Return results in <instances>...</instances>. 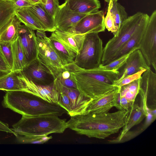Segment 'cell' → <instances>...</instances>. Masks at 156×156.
I'll return each mask as SVG.
<instances>
[{
	"label": "cell",
	"mask_w": 156,
	"mask_h": 156,
	"mask_svg": "<svg viewBox=\"0 0 156 156\" xmlns=\"http://www.w3.org/2000/svg\"><path fill=\"white\" fill-rule=\"evenodd\" d=\"M104 23L105 28L109 31L113 33L114 35L118 32L114 21L110 13L107 12L106 15L104 19Z\"/></svg>",
	"instance_id": "8d00e7d4"
},
{
	"label": "cell",
	"mask_w": 156,
	"mask_h": 156,
	"mask_svg": "<svg viewBox=\"0 0 156 156\" xmlns=\"http://www.w3.org/2000/svg\"><path fill=\"white\" fill-rule=\"evenodd\" d=\"M27 8L37 19L44 31L52 32L56 30L54 18L40 4L33 5Z\"/></svg>",
	"instance_id": "44dd1931"
},
{
	"label": "cell",
	"mask_w": 156,
	"mask_h": 156,
	"mask_svg": "<svg viewBox=\"0 0 156 156\" xmlns=\"http://www.w3.org/2000/svg\"><path fill=\"white\" fill-rule=\"evenodd\" d=\"M12 42H0V48L11 71L13 67Z\"/></svg>",
	"instance_id": "1f68e13d"
},
{
	"label": "cell",
	"mask_w": 156,
	"mask_h": 156,
	"mask_svg": "<svg viewBox=\"0 0 156 156\" xmlns=\"http://www.w3.org/2000/svg\"><path fill=\"white\" fill-rule=\"evenodd\" d=\"M21 71L28 80L37 85H51L55 79L51 72L37 58L28 64Z\"/></svg>",
	"instance_id": "9c48e42d"
},
{
	"label": "cell",
	"mask_w": 156,
	"mask_h": 156,
	"mask_svg": "<svg viewBox=\"0 0 156 156\" xmlns=\"http://www.w3.org/2000/svg\"><path fill=\"white\" fill-rule=\"evenodd\" d=\"M139 49L147 64L156 72V10L149 17Z\"/></svg>",
	"instance_id": "ba28073f"
},
{
	"label": "cell",
	"mask_w": 156,
	"mask_h": 156,
	"mask_svg": "<svg viewBox=\"0 0 156 156\" xmlns=\"http://www.w3.org/2000/svg\"><path fill=\"white\" fill-rule=\"evenodd\" d=\"M29 83L28 92L47 101L58 104L60 93L54 84L48 86L40 85L35 84L30 80Z\"/></svg>",
	"instance_id": "ffe728a7"
},
{
	"label": "cell",
	"mask_w": 156,
	"mask_h": 156,
	"mask_svg": "<svg viewBox=\"0 0 156 156\" xmlns=\"http://www.w3.org/2000/svg\"><path fill=\"white\" fill-rule=\"evenodd\" d=\"M54 85L59 93L65 94L69 98L72 106L71 116L85 113L92 99L88 98L83 95L77 89L70 88L62 85L56 79Z\"/></svg>",
	"instance_id": "7c38bea8"
},
{
	"label": "cell",
	"mask_w": 156,
	"mask_h": 156,
	"mask_svg": "<svg viewBox=\"0 0 156 156\" xmlns=\"http://www.w3.org/2000/svg\"><path fill=\"white\" fill-rule=\"evenodd\" d=\"M2 105L22 116L52 115L58 116L67 112L58 104L50 102L25 91H6Z\"/></svg>",
	"instance_id": "3957f363"
},
{
	"label": "cell",
	"mask_w": 156,
	"mask_h": 156,
	"mask_svg": "<svg viewBox=\"0 0 156 156\" xmlns=\"http://www.w3.org/2000/svg\"><path fill=\"white\" fill-rule=\"evenodd\" d=\"M36 36L38 47L37 58L57 78L64 68L59 56L45 35Z\"/></svg>",
	"instance_id": "52a82bcc"
},
{
	"label": "cell",
	"mask_w": 156,
	"mask_h": 156,
	"mask_svg": "<svg viewBox=\"0 0 156 156\" xmlns=\"http://www.w3.org/2000/svg\"><path fill=\"white\" fill-rule=\"evenodd\" d=\"M11 129L20 134L36 136L63 133L67 128L65 119L52 115L35 116H22Z\"/></svg>",
	"instance_id": "277c9868"
},
{
	"label": "cell",
	"mask_w": 156,
	"mask_h": 156,
	"mask_svg": "<svg viewBox=\"0 0 156 156\" xmlns=\"http://www.w3.org/2000/svg\"><path fill=\"white\" fill-rule=\"evenodd\" d=\"M48 38L52 46L59 56L64 67L74 62L77 54L65 45L54 31L52 32Z\"/></svg>",
	"instance_id": "ac0fdd59"
},
{
	"label": "cell",
	"mask_w": 156,
	"mask_h": 156,
	"mask_svg": "<svg viewBox=\"0 0 156 156\" xmlns=\"http://www.w3.org/2000/svg\"><path fill=\"white\" fill-rule=\"evenodd\" d=\"M48 13L54 19L59 5L58 0H42L40 4Z\"/></svg>",
	"instance_id": "d6a6232c"
},
{
	"label": "cell",
	"mask_w": 156,
	"mask_h": 156,
	"mask_svg": "<svg viewBox=\"0 0 156 156\" xmlns=\"http://www.w3.org/2000/svg\"><path fill=\"white\" fill-rule=\"evenodd\" d=\"M148 21L142 24L128 41L120 48L116 54L114 60L134 50L139 49L140 42Z\"/></svg>",
	"instance_id": "cb8c5ba5"
},
{
	"label": "cell",
	"mask_w": 156,
	"mask_h": 156,
	"mask_svg": "<svg viewBox=\"0 0 156 156\" xmlns=\"http://www.w3.org/2000/svg\"><path fill=\"white\" fill-rule=\"evenodd\" d=\"M104 19V13L102 10L88 14L80 20L69 33L86 34L104 32L105 30Z\"/></svg>",
	"instance_id": "30bf717a"
},
{
	"label": "cell",
	"mask_w": 156,
	"mask_h": 156,
	"mask_svg": "<svg viewBox=\"0 0 156 156\" xmlns=\"http://www.w3.org/2000/svg\"><path fill=\"white\" fill-rule=\"evenodd\" d=\"M70 74L78 90L89 99L96 98L118 88L113 85L119 78L117 70H106L98 67L83 69L75 65Z\"/></svg>",
	"instance_id": "7a4b0ae2"
},
{
	"label": "cell",
	"mask_w": 156,
	"mask_h": 156,
	"mask_svg": "<svg viewBox=\"0 0 156 156\" xmlns=\"http://www.w3.org/2000/svg\"><path fill=\"white\" fill-rule=\"evenodd\" d=\"M63 85L67 88L73 89H77L76 85L74 82L72 80L71 76L70 77L67 79H62L57 78Z\"/></svg>",
	"instance_id": "74e56055"
},
{
	"label": "cell",
	"mask_w": 156,
	"mask_h": 156,
	"mask_svg": "<svg viewBox=\"0 0 156 156\" xmlns=\"http://www.w3.org/2000/svg\"><path fill=\"white\" fill-rule=\"evenodd\" d=\"M21 22L15 14L0 27V42H12L18 37Z\"/></svg>",
	"instance_id": "d6986e66"
},
{
	"label": "cell",
	"mask_w": 156,
	"mask_h": 156,
	"mask_svg": "<svg viewBox=\"0 0 156 156\" xmlns=\"http://www.w3.org/2000/svg\"><path fill=\"white\" fill-rule=\"evenodd\" d=\"M103 49L102 41L98 33L86 34L82 47L77 55L74 63L81 69L98 68L101 64Z\"/></svg>",
	"instance_id": "8992f818"
},
{
	"label": "cell",
	"mask_w": 156,
	"mask_h": 156,
	"mask_svg": "<svg viewBox=\"0 0 156 156\" xmlns=\"http://www.w3.org/2000/svg\"><path fill=\"white\" fill-rule=\"evenodd\" d=\"M0 131L12 133L15 135V132L9 127L8 124L0 121Z\"/></svg>",
	"instance_id": "60d3db41"
},
{
	"label": "cell",
	"mask_w": 156,
	"mask_h": 156,
	"mask_svg": "<svg viewBox=\"0 0 156 156\" xmlns=\"http://www.w3.org/2000/svg\"><path fill=\"white\" fill-rule=\"evenodd\" d=\"M129 111L101 113L86 112L70 116L67 128L89 138L105 139L119 132L125 124Z\"/></svg>",
	"instance_id": "6da1fadb"
},
{
	"label": "cell",
	"mask_w": 156,
	"mask_h": 156,
	"mask_svg": "<svg viewBox=\"0 0 156 156\" xmlns=\"http://www.w3.org/2000/svg\"><path fill=\"white\" fill-rule=\"evenodd\" d=\"M15 136L19 143L25 144H44L52 138L51 136L26 135L16 132Z\"/></svg>",
	"instance_id": "f546056e"
},
{
	"label": "cell",
	"mask_w": 156,
	"mask_h": 156,
	"mask_svg": "<svg viewBox=\"0 0 156 156\" xmlns=\"http://www.w3.org/2000/svg\"><path fill=\"white\" fill-rule=\"evenodd\" d=\"M17 9L26 8L33 5L28 0H12Z\"/></svg>",
	"instance_id": "f35d334b"
},
{
	"label": "cell",
	"mask_w": 156,
	"mask_h": 156,
	"mask_svg": "<svg viewBox=\"0 0 156 156\" xmlns=\"http://www.w3.org/2000/svg\"><path fill=\"white\" fill-rule=\"evenodd\" d=\"M134 104L118 93L115 107L119 110L129 111Z\"/></svg>",
	"instance_id": "e575fe53"
},
{
	"label": "cell",
	"mask_w": 156,
	"mask_h": 156,
	"mask_svg": "<svg viewBox=\"0 0 156 156\" xmlns=\"http://www.w3.org/2000/svg\"><path fill=\"white\" fill-rule=\"evenodd\" d=\"M33 5L37 4H40L41 3L42 0H28Z\"/></svg>",
	"instance_id": "7bdbcfd3"
},
{
	"label": "cell",
	"mask_w": 156,
	"mask_h": 156,
	"mask_svg": "<svg viewBox=\"0 0 156 156\" xmlns=\"http://www.w3.org/2000/svg\"><path fill=\"white\" fill-rule=\"evenodd\" d=\"M64 2L71 10L82 14L97 11L101 7L98 0H66Z\"/></svg>",
	"instance_id": "7402d4cb"
},
{
	"label": "cell",
	"mask_w": 156,
	"mask_h": 156,
	"mask_svg": "<svg viewBox=\"0 0 156 156\" xmlns=\"http://www.w3.org/2000/svg\"><path fill=\"white\" fill-rule=\"evenodd\" d=\"M13 67L11 71H20L27 65L18 37L12 43Z\"/></svg>",
	"instance_id": "d4e9b609"
},
{
	"label": "cell",
	"mask_w": 156,
	"mask_h": 156,
	"mask_svg": "<svg viewBox=\"0 0 156 156\" xmlns=\"http://www.w3.org/2000/svg\"><path fill=\"white\" fill-rule=\"evenodd\" d=\"M149 17L146 13L138 12L128 17L122 24L117 32L108 41L104 48L101 64L105 65L113 61L118 51L140 26L148 20Z\"/></svg>",
	"instance_id": "5b68a950"
},
{
	"label": "cell",
	"mask_w": 156,
	"mask_h": 156,
	"mask_svg": "<svg viewBox=\"0 0 156 156\" xmlns=\"http://www.w3.org/2000/svg\"><path fill=\"white\" fill-rule=\"evenodd\" d=\"M60 96L58 104L65 109L71 116L72 112V108L71 101L69 98L64 94L59 93Z\"/></svg>",
	"instance_id": "d590c367"
},
{
	"label": "cell",
	"mask_w": 156,
	"mask_h": 156,
	"mask_svg": "<svg viewBox=\"0 0 156 156\" xmlns=\"http://www.w3.org/2000/svg\"><path fill=\"white\" fill-rule=\"evenodd\" d=\"M54 32L67 47L77 54L79 53L82 47L86 34L71 33L57 29Z\"/></svg>",
	"instance_id": "603a6c76"
},
{
	"label": "cell",
	"mask_w": 156,
	"mask_h": 156,
	"mask_svg": "<svg viewBox=\"0 0 156 156\" xmlns=\"http://www.w3.org/2000/svg\"><path fill=\"white\" fill-rule=\"evenodd\" d=\"M29 80L21 71H11L0 78V90L6 91L29 90Z\"/></svg>",
	"instance_id": "e0dca14e"
},
{
	"label": "cell",
	"mask_w": 156,
	"mask_h": 156,
	"mask_svg": "<svg viewBox=\"0 0 156 156\" xmlns=\"http://www.w3.org/2000/svg\"><path fill=\"white\" fill-rule=\"evenodd\" d=\"M120 88L92 99L86 112L93 113L107 112L115 107Z\"/></svg>",
	"instance_id": "2e32d148"
},
{
	"label": "cell",
	"mask_w": 156,
	"mask_h": 156,
	"mask_svg": "<svg viewBox=\"0 0 156 156\" xmlns=\"http://www.w3.org/2000/svg\"><path fill=\"white\" fill-rule=\"evenodd\" d=\"M11 71V70H6L0 67V78L8 74Z\"/></svg>",
	"instance_id": "b9f144b4"
},
{
	"label": "cell",
	"mask_w": 156,
	"mask_h": 156,
	"mask_svg": "<svg viewBox=\"0 0 156 156\" xmlns=\"http://www.w3.org/2000/svg\"><path fill=\"white\" fill-rule=\"evenodd\" d=\"M18 37L27 65L37 58L38 50L36 34L34 30L24 24H21Z\"/></svg>",
	"instance_id": "4fadbf2b"
},
{
	"label": "cell",
	"mask_w": 156,
	"mask_h": 156,
	"mask_svg": "<svg viewBox=\"0 0 156 156\" xmlns=\"http://www.w3.org/2000/svg\"><path fill=\"white\" fill-rule=\"evenodd\" d=\"M16 9L12 0H0V27L15 14Z\"/></svg>",
	"instance_id": "f1b7e54d"
},
{
	"label": "cell",
	"mask_w": 156,
	"mask_h": 156,
	"mask_svg": "<svg viewBox=\"0 0 156 156\" xmlns=\"http://www.w3.org/2000/svg\"><path fill=\"white\" fill-rule=\"evenodd\" d=\"M87 15L73 11L64 2L59 5L54 17L56 30L69 33Z\"/></svg>",
	"instance_id": "8fae6325"
},
{
	"label": "cell",
	"mask_w": 156,
	"mask_h": 156,
	"mask_svg": "<svg viewBox=\"0 0 156 156\" xmlns=\"http://www.w3.org/2000/svg\"><path fill=\"white\" fill-rule=\"evenodd\" d=\"M107 11L112 16L118 31L128 17L125 8L117 1L110 0L108 2Z\"/></svg>",
	"instance_id": "484cf974"
},
{
	"label": "cell",
	"mask_w": 156,
	"mask_h": 156,
	"mask_svg": "<svg viewBox=\"0 0 156 156\" xmlns=\"http://www.w3.org/2000/svg\"><path fill=\"white\" fill-rule=\"evenodd\" d=\"M143 68L147 70L151 69L139 49L132 52L124 64L118 70L119 78L114 82H118L126 77L136 73Z\"/></svg>",
	"instance_id": "9a60e30c"
},
{
	"label": "cell",
	"mask_w": 156,
	"mask_h": 156,
	"mask_svg": "<svg viewBox=\"0 0 156 156\" xmlns=\"http://www.w3.org/2000/svg\"><path fill=\"white\" fill-rule=\"evenodd\" d=\"M150 113L151 110L148 108L146 100L141 101L140 106L134 104L129 111L126 122L118 137L115 139L109 140V143H118L124 135L132 127L140 123Z\"/></svg>",
	"instance_id": "5bb4252c"
},
{
	"label": "cell",
	"mask_w": 156,
	"mask_h": 156,
	"mask_svg": "<svg viewBox=\"0 0 156 156\" xmlns=\"http://www.w3.org/2000/svg\"><path fill=\"white\" fill-rule=\"evenodd\" d=\"M105 2H108L110 0H112L113 1H118V0H104Z\"/></svg>",
	"instance_id": "ee69618b"
},
{
	"label": "cell",
	"mask_w": 156,
	"mask_h": 156,
	"mask_svg": "<svg viewBox=\"0 0 156 156\" xmlns=\"http://www.w3.org/2000/svg\"><path fill=\"white\" fill-rule=\"evenodd\" d=\"M146 70V69L143 68L137 73L126 77L120 81L114 83L113 85L116 87L121 88L124 85L140 78L143 73Z\"/></svg>",
	"instance_id": "836d02e7"
},
{
	"label": "cell",
	"mask_w": 156,
	"mask_h": 156,
	"mask_svg": "<svg viewBox=\"0 0 156 156\" xmlns=\"http://www.w3.org/2000/svg\"><path fill=\"white\" fill-rule=\"evenodd\" d=\"M15 14L21 23L27 27L33 30H43L37 19L27 7L17 9Z\"/></svg>",
	"instance_id": "4316f807"
},
{
	"label": "cell",
	"mask_w": 156,
	"mask_h": 156,
	"mask_svg": "<svg viewBox=\"0 0 156 156\" xmlns=\"http://www.w3.org/2000/svg\"><path fill=\"white\" fill-rule=\"evenodd\" d=\"M135 50H134L129 53L116 59L110 62L105 65L100 64L99 68L106 69L118 70L125 62L130 54Z\"/></svg>",
	"instance_id": "4dcf8cb0"
},
{
	"label": "cell",
	"mask_w": 156,
	"mask_h": 156,
	"mask_svg": "<svg viewBox=\"0 0 156 156\" xmlns=\"http://www.w3.org/2000/svg\"><path fill=\"white\" fill-rule=\"evenodd\" d=\"M0 67L5 69L11 70L0 48Z\"/></svg>",
	"instance_id": "ab89813d"
},
{
	"label": "cell",
	"mask_w": 156,
	"mask_h": 156,
	"mask_svg": "<svg viewBox=\"0 0 156 156\" xmlns=\"http://www.w3.org/2000/svg\"><path fill=\"white\" fill-rule=\"evenodd\" d=\"M141 78L121 87L119 94L134 103L136 97L139 93Z\"/></svg>",
	"instance_id": "83f0119b"
}]
</instances>
